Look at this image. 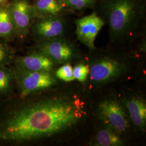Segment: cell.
<instances>
[{
	"label": "cell",
	"instance_id": "1",
	"mask_svg": "<svg viewBox=\"0 0 146 146\" xmlns=\"http://www.w3.org/2000/svg\"><path fill=\"white\" fill-rule=\"evenodd\" d=\"M0 104V144L19 145L58 135L77 125L79 101L55 94L31 98L11 96Z\"/></svg>",
	"mask_w": 146,
	"mask_h": 146
},
{
	"label": "cell",
	"instance_id": "2",
	"mask_svg": "<svg viewBox=\"0 0 146 146\" xmlns=\"http://www.w3.org/2000/svg\"><path fill=\"white\" fill-rule=\"evenodd\" d=\"M105 8L110 36L113 41L123 40L131 35L143 13L141 0H108Z\"/></svg>",
	"mask_w": 146,
	"mask_h": 146
},
{
	"label": "cell",
	"instance_id": "3",
	"mask_svg": "<svg viewBox=\"0 0 146 146\" xmlns=\"http://www.w3.org/2000/svg\"><path fill=\"white\" fill-rule=\"evenodd\" d=\"M14 67L19 97L25 98L42 93L58 84L57 78L53 72H34Z\"/></svg>",
	"mask_w": 146,
	"mask_h": 146
},
{
	"label": "cell",
	"instance_id": "4",
	"mask_svg": "<svg viewBox=\"0 0 146 146\" xmlns=\"http://www.w3.org/2000/svg\"><path fill=\"white\" fill-rule=\"evenodd\" d=\"M89 68L92 84L101 86L120 78L127 70L128 65L118 58L105 56L94 60Z\"/></svg>",
	"mask_w": 146,
	"mask_h": 146
},
{
	"label": "cell",
	"instance_id": "5",
	"mask_svg": "<svg viewBox=\"0 0 146 146\" xmlns=\"http://www.w3.org/2000/svg\"><path fill=\"white\" fill-rule=\"evenodd\" d=\"M37 50L46 55L56 65L70 62L78 56L77 48L62 37L40 41Z\"/></svg>",
	"mask_w": 146,
	"mask_h": 146
},
{
	"label": "cell",
	"instance_id": "6",
	"mask_svg": "<svg viewBox=\"0 0 146 146\" xmlns=\"http://www.w3.org/2000/svg\"><path fill=\"white\" fill-rule=\"evenodd\" d=\"M98 114L104 125L119 134L125 133L129 128V122L125 110L117 100L108 99L102 101L98 106Z\"/></svg>",
	"mask_w": 146,
	"mask_h": 146
},
{
	"label": "cell",
	"instance_id": "7",
	"mask_svg": "<svg viewBox=\"0 0 146 146\" xmlns=\"http://www.w3.org/2000/svg\"><path fill=\"white\" fill-rule=\"evenodd\" d=\"M75 25L78 40L90 49H95V40L104 25V20L96 13H93L76 20Z\"/></svg>",
	"mask_w": 146,
	"mask_h": 146
},
{
	"label": "cell",
	"instance_id": "8",
	"mask_svg": "<svg viewBox=\"0 0 146 146\" xmlns=\"http://www.w3.org/2000/svg\"><path fill=\"white\" fill-rule=\"evenodd\" d=\"M15 27V33L25 36L31 27L35 16L33 5L27 0H17L9 8Z\"/></svg>",
	"mask_w": 146,
	"mask_h": 146
},
{
	"label": "cell",
	"instance_id": "9",
	"mask_svg": "<svg viewBox=\"0 0 146 146\" xmlns=\"http://www.w3.org/2000/svg\"><path fill=\"white\" fill-rule=\"evenodd\" d=\"M14 67L29 71L53 72L56 65L46 55L37 50L28 55L15 58Z\"/></svg>",
	"mask_w": 146,
	"mask_h": 146
},
{
	"label": "cell",
	"instance_id": "10",
	"mask_svg": "<svg viewBox=\"0 0 146 146\" xmlns=\"http://www.w3.org/2000/svg\"><path fill=\"white\" fill-rule=\"evenodd\" d=\"M65 31V22L61 16L40 17L34 27V32L41 40L62 37Z\"/></svg>",
	"mask_w": 146,
	"mask_h": 146
},
{
	"label": "cell",
	"instance_id": "11",
	"mask_svg": "<svg viewBox=\"0 0 146 146\" xmlns=\"http://www.w3.org/2000/svg\"><path fill=\"white\" fill-rule=\"evenodd\" d=\"M133 124L139 131H145L146 127V104L140 96H132L123 101Z\"/></svg>",
	"mask_w": 146,
	"mask_h": 146
},
{
	"label": "cell",
	"instance_id": "12",
	"mask_svg": "<svg viewBox=\"0 0 146 146\" xmlns=\"http://www.w3.org/2000/svg\"><path fill=\"white\" fill-rule=\"evenodd\" d=\"M10 66L0 67V98L6 99L13 96L16 88L14 67Z\"/></svg>",
	"mask_w": 146,
	"mask_h": 146
},
{
	"label": "cell",
	"instance_id": "13",
	"mask_svg": "<svg viewBox=\"0 0 146 146\" xmlns=\"http://www.w3.org/2000/svg\"><path fill=\"white\" fill-rule=\"evenodd\" d=\"M33 7L35 16L39 18L61 16L66 9L61 0H36Z\"/></svg>",
	"mask_w": 146,
	"mask_h": 146
},
{
	"label": "cell",
	"instance_id": "14",
	"mask_svg": "<svg viewBox=\"0 0 146 146\" xmlns=\"http://www.w3.org/2000/svg\"><path fill=\"white\" fill-rule=\"evenodd\" d=\"M124 142L119 134L110 127L100 129L95 136L92 145L96 146H121Z\"/></svg>",
	"mask_w": 146,
	"mask_h": 146
},
{
	"label": "cell",
	"instance_id": "15",
	"mask_svg": "<svg viewBox=\"0 0 146 146\" xmlns=\"http://www.w3.org/2000/svg\"><path fill=\"white\" fill-rule=\"evenodd\" d=\"M15 33L14 23L9 9H0V37L9 38Z\"/></svg>",
	"mask_w": 146,
	"mask_h": 146
},
{
	"label": "cell",
	"instance_id": "16",
	"mask_svg": "<svg viewBox=\"0 0 146 146\" xmlns=\"http://www.w3.org/2000/svg\"><path fill=\"white\" fill-rule=\"evenodd\" d=\"M15 55L13 50L5 43L0 41V67L11 66L14 63Z\"/></svg>",
	"mask_w": 146,
	"mask_h": 146
},
{
	"label": "cell",
	"instance_id": "17",
	"mask_svg": "<svg viewBox=\"0 0 146 146\" xmlns=\"http://www.w3.org/2000/svg\"><path fill=\"white\" fill-rule=\"evenodd\" d=\"M66 8L73 11L82 10L93 7L95 0H61Z\"/></svg>",
	"mask_w": 146,
	"mask_h": 146
},
{
	"label": "cell",
	"instance_id": "18",
	"mask_svg": "<svg viewBox=\"0 0 146 146\" xmlns=\"http://www.w3.org/2000/svg\"><path fill=\"white\" fill-rule=\"evenodd\" d=\"M54 75L57 79L65 82H70L75 80L73 67L68 63L64 64L62 66L58 68Z\"/></svg>",
	"mask_w": 146,
	"mask_h": 146
},
{
	"label": "cell",
	"instance_id": "19",
	"mask_svg": "<svg viewBox=\"0 0 146 146\" xmlns=\"http://www.w3.org/2000/svg\"><path fill=\"white\" fill-rule=\"evenodd\" d=\"M89 73V68L88 66L84 63H80L74 66L73 68V74L75 80L81 83L86 82L88 78Z\"/></svg>",
	"mask_w": 146,
	"mask_h": 146
},
{
	"label": "cell",
	"instance_id": "20",
	"mask_svg": "<svg viewBox=\"0 0 146 146\" xmlns=\"http://www.w3.org/2000/svg\"><path fill=\"white\" fill-rule=\"evenodd\" d=\"M7 0H0V3H3V2H5V1H7Z\"/></svg>",
	"mask_w": 146,
	"mask_h": 146
}]
</instances>
